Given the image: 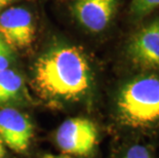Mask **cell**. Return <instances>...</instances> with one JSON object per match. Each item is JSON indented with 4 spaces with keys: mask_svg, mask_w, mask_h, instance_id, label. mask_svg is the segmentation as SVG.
I'll list each match as a JSON object with an SVG mask.
<instances>
[{
    "mask_svg": "<svg viewBox=\"0 0 159 158\" xmlns=\"http://www.w3.org/2000/svg\"><path fill=\"white\" fill-rule=\"evenodd\" d=\"M4 156V147H3V142L0 139V158H2Z\"/></svg>",
    "mask_w": 159,
    "mask_h": 158,
    "instance_id": "obj_13",
    "label": "cell"
},
{
    "mask_svg": "<svg viewBox=\"0 0 159 158\" xmlns=\"http://www.w3.org/2000/svg\"><path fill=\"white\" fill-rule=\"evenodd\" d=\"M35 84L53 100L78 101L93 90V74L85 53L76 46L53 47L37 60Z\"/></svg>",
    "mask_w": 159,
    "mask_h": 158,
    "instance_id": "obj_1",
    "label": "cell"
},
{
    "mask_svg": "<svg viewBox=\"0 0 159 158\" xmlns=\"http://www.w3.org/2000/svg\"><path fill=\"white\" fill-rule=\"evenodd\" d=\"M33 137V125L26 115L11 108L0 110V139L11 150L24 152Z\"/></svg>",
    "mask_w": 159,
    "mask_h": 158,
    "instance_id": "obj_7",
    "label": "cell"
},
{
    "mask_svg": "<svg viewBox=\"0 0 159 158\" xmlns=\"http://www.w3.org/2000/svg\"><path fill=\"white\" fill-rule=\"evenodd\" d=\"M119 0H74L72 12L86 31L99 34L108 29L116 15Z\"/></svg>",
    "mask_w": 159,
    "mask_h": 158,
    "instance_id": "obj_6",
    "label": "cell"
},
{
    "mask_svg": "<svg viewBox=\"0 0 159 158\" xmlns=\"http://www.w3.org/2000/svg\"><path fill=\"white\" fill-rule=\"evenodd\" d=\"M43 158H70V157H68V156H59V155H46V156H44Z\"/></svg>",
    "mask_w": 159,
    "mask_h": 158,
    "instance_id": "obj_14",
    "label": "cell"
},
{
    "mask_svg": "<svg viewBox=\"0 0 159 158\" xmlns=\"http://www.w3.org/2000/svg\"><path fill=\"white\" fill-rule=\"evenodd\" d=\"M159 7V0H131L130 16L133 20L140 21Z\"/></svg>",
    "mask_w": 159,
    "mask_h": 158,
    "instance_id": "obj_10",
    "label": "cell"
},
{
    "mask_svg": "<svg viewBox=\"0 0 159 158\" xmlns=\"http://www.w3.org/2000/svg\"><path fill=\"white\" fill-rule=\"evenodd\" d=\"M126 56L140 72L159 73V16L134 33L126 45Z\"/></svg>",
    "mask_w": 159,
    "mask_h": 158,
    "instance_id": "obj_4",
    "label": "cell"
},
{
    "mask_svg": "<svg viewBox=\"0 0 159 158\" xmlns=\"http://www.w3.org/2000/svg\"><path fill=\"white\" fill-rule=\"evenodd\" d=\"M13 1H16V0H0V11H1L4 6H6L7 4H9V3H11Z\"/></svg>",
    "mask_w": 159,
    "mask_h": 158,
    "instance_id": "obj_12",
    "label": "cell"
},
{
    "mask_svg": "<svg viewBox=\"0 0 159 158\" xmlns=\"http://www.w3.org/2000/svg\"><path fill=\"white\" fill-rule=\"evenodd\" d=\"M116 158H157V155L149 143L136 141L122 148Z\"/></svg>",
    "mask_w": 159,
    "mask_h": 158,
    "instance_id": "obj_9",
    "label": "cell"
},
{
    "mask_svg": "<svg viewBox=\"0 0 159 158\" xmlns=\"http://www.w3.org/2000/svg\"><path fill=\"white\" fill-rule=\"evenodd\" d=\"M0 37L12 49L29 47L35 38L32 13L23 7L4 11L0 15Z\"/></svg>",
    "mask_w": 159,
    "mask_h": 158,
    "instance_id": "obj_5",
    "label": "cell"
},
{
    "mask_svg": "<svg viewBox=\"0 0 159 158\" xmlns=\"http://www.w3.org/2000/svg\"><path fill=\"white\" fill-rule=\"evenodd\" d=\"M99 129L85 117L67 119L57 130L56 141L64 153L74 156L91 155L99 143Z\"/></svg>",
    "mask_w": 159,
    "mask_h": 158,
    "instance_id": "obj_3",
    "label": "cell"
},
{
    "mask_svg": "<svg viewBox=\"0 0 159 158\" xmlns=\"http://www.w3.org/2000/svg\"><path fill=\"white\" fill-rule=\"evenodd\" d=\"M11 48L0 37V70L8 69L12 61Z\"/></svg>",
    "mask_w": 159,
    "mask_h": 158,
    "instance_id": "obj_11",
    "label": "cell"
},
{
    "mask_svg": "<svg viewBox=\"0 0 159 158\" xmlns=\"http://www.w3.org/2000/svg\"><path fill=\"white\" fill-rule=\"evenodd\" d=\"M25 93L22 76L11 69L0 70V105L16 102Z\"/></svg>",
    "mask_w": 159,
    "mask_h": 158,
    "instance_id": "obj_8",
    "label": "cell"
},
{
    "mask_svg": "<svg viewBox=\"0 0 159 158\" xmlns=\"http://www.w3.org/2000/svg\"><path fill=\"white\" fill-rule=\"evenodd\" d=\"M115 116L124 129L159 133V73L140 72L126 80L115 97Z\"/></svg>",
    "mask_w": 159,
    "mask_h": 158,
    "instance_id": "obj_2",
    "label": "cell"
}]
</instances>
